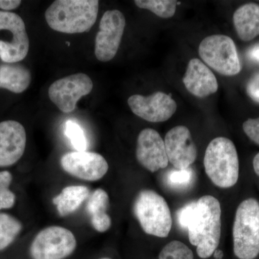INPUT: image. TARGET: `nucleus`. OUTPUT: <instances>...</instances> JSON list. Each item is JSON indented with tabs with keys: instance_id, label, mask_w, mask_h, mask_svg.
<instances>
[{
	"instance_id": "1",
	"label": "nucleus",
	"mask_w": 259,
	"mask_h": 259,
	"mask_svg": "<svg viewBox=\"0 0 259 259\" xmlns=\"http://www.w3.org/2000/svg\"><path fill=\"white\" fill-rule=\"evenodd\" d=\"M191 244L197 246L199 258H209L217 249L221 234V207L219 201L205 195L194 201L187 227Z\"/></svg>"
},
{
	"instance_id": "2",
	"label": "nucleus",
	"mask_w": 259,
	"mask_h": 259,
	"mask_svg": "<svg viewBox=\"0 0 259 259\" xmlns=\"http://www.w3.org/2000/svg\"><path fill=\"white\" fill-rule=\"evenodd\" d=\"M99 3L97 0H56L46 11V20L55 31L88 32L96 23Z\"/></svg>"
},
{
	"instance_id": "3",
	"label": "nucleus",
	"mask_w": 259,
	"mask_h": 259,
	"mask_svg": "<svg viewBox=\"0 0 259 259\" xmlns=\"http://www.w3.org/2000/svg\"><path fill=\"white\" fill-rule=\"evenodd\" d=\"M204 166L207 177L221 188L233 187L239 177V160L233 141L225 137L213 139L206 149Z\"/></svg>"
},
{
	"instance_id": "4",
	"label": "nucleus",
	"mask_w": 259,
	"mask_h": 259,
	"mask_svg": "<svg viewBox=\"0 0 259 259\" xmlns=\"http://www.w3.org/2000/svg\"><path fill=\"white\" fill-rule=\"evenodd\" d=\"M233 250L240 259H253L259 254V203L243 201L238 206L233 228Z\"/></svg>"
},
{
	"instance_id": "5",
	"label": "nucleus",
	"mask_w": 259,
	"mask_h": 259,
	"mask_svg": "<svg viewBox=\"0 0 259 259\" xmlns=\"http://www.w3.org/2000/svg\"><path fill=\"white\" fill-rule=\"evenodd\" d=\"M134 213L143 231L148 235L166 238L171 231L172 219L168 204L154 191H140L134 202Z\"/></svg>"
},
{
	"instance_id": "6",
	"label": "nucleus",
	"mask_w": 259,
	"mask_h": 259,
	"mask_svg": "<svg viewBox=\"0 0 259 259\" xmlns=\"http://www.w3.org/2000/svg\"><path fill=\"white\" fill-rule=\"evenodd\" d=\"M199 54L206 64L219 74L231 76L241 72V61L236 44L227 35L205 37L199 44Z\"/></svg>"
},
{
	"instance_id": "7",
	"label": "nucleus",
	"mask_w": 259,
	"mask_h": 259,
	"mask_svg": "<svg viewBox=\"0 0 259 259\" xmlns=\"http://www.w3.org/2000/svg\"><path fill=\"white\" fill-rule=\"evenodd\" d=\"M76 237L64 227L44 228L33 238L29 254L32 259H65L76 250Z\"/></svg>"
},
{
	"instance_id": "8",
	"label": "nucleus",
	"mask_w": 259,
	"mask_h": 259,
	"mask_svg": "<svg viewBox=\"0 0 259 259\" xmlns=\"http://www.w3.org/2000/svg\"><path fill=\"white\" fill-rule=\"evenodd\" d=\"M93 82L88 75L77 73L56 80L49 89L51 101L61 112L71 113L81 97L91 93Z\"/></svg>"
},
{
	"instance_id": "9",
	"label": "nucleus",
	"mask_w": 259,
	"mask_h": 259,
	"mask_svg": "<svg viewBox=\"0 0 259 259\" xmlns=\"http://www.w3.org/2000/svg\"><path fill=\"white\" fill-rule=\"evenodd\" d=\"M126 25L125 16L120 10H107L100 20V30L95 38V54L102 62L111 61L120 47Z\"/></svg>"
},
{
	"instance_id": "10",
	"label": "nucleus",
	"mask_w": 259,
	"mask_h": 259,
	"mask_svg": "<svg viewBox=\"0 0 259 259\" xmlns=\"http://www.w3.org/2000/svg\"><path fill=\"white\" fill-rule=\"evenodd\" d=\"M5 30L13 34L10 42L0 40V59L7 64L23 61L27 55L30 42L25 24L18 15L11 12L0 11V31Z\"/></svg>"
},
{
	"instance_id": "11",
	"label": "nucleus",
	"mask_w": 259,
	"mask_h": 259,
	"mask_svg": "<svg viewBox=\"0 0 259 259\" xmlns=\"http://www.w3.org/2000/svg\"><path fill=\"white\" fill-rule=\"evenodd\" d=\"M61 166L71 176L89 182L101 180L109 169L102 155L87 151L66 153L61 158Z\"/></svg>"
},
{
	"instance_id": "12",
	"label": "nucleus",
	"mask_w": 259,
	"mask_h": 259,
	"mask_svg": "<svg viewBox=\"0 0 259 259\" xmlns=\"http://www.w3.org/2000/svg\"><path fill=\"white\" fill-rule=\"evenodd\" d=\"M135 115L151 122L169 120L177 111V104L170 95L156 92L148 97L134 95L127 100Z\"/></svg>"
},
{
	"instance_id": "13",
	"label": "nucleus",
	"mask_w": 259,
	"mask_h": 259,
	"mask_svg": "<svg viewBox=\"0 0 259 259\" xmlns=\"http://www.w3.org/2000/svg\"><path fill=\"white\" fill-rule=\"evenodd\" d=\"M168 161L177 169H186L197 159V150L190 130L178 125L167 133L164 139Z\"/></svg>"
},
{
	"instance_id": "14",
	"label": "nucleus",
	"mask_w": 259,
	"mask_h": 259,
	"mask_svg": "<svg viewBox=\"0 0 259 259\" xmlns=\"http://www.w3.org/2000/svg\"><path fill=\"white\" fill-rule=\"evenodd\" d=\"M27 134L25 127L15 120L0 122V168L13 166L25 151Z\"/></svg>"
},
{
	"instance_id": "15",
	"label": "nucleus",
	"mask_w": 259,
	"mask_h": 259,
	"mask_svg": "<svg viewBox=\"0 0 259 259\" xmlns=\"http://www.w3.org/2000/svg\"><path fill=\"white\" fill-rule=\"evenodd\" d=\"M136 158L141 166L153 173L168 166L164 141L157 131L151 128L141 131L138 136Z\"/></svg>"
},
{
	"instance_id": "16",
	"label": "nucleus",
	"mask_w": 259,
	"mask_h": 259,
	"mask_svg": "<svg viewBox=\"0 0 259 259\" xmlns=\"http://www.w3.org/2000/svg\"><path fill=\"white\" fill-rule=\"evenodd\" d=\"M183 82L189 93L199 98L208 97L218 90L215 76L198 59H192L189 61Z\"/></svg>"
},
{
	"instance_id": "17",
	"label": "nucleus",
	"mask_w": 259,
	"mask_h": 259,
	"mask_svg": "<svg viewBox=\"0 0 259 259\" xmlns=\"http://www.w3.org/2000/svg\"><path fill=\"white\" fill-rule=\"evenodd\" d=\"M233 23L238 37L250 41L259 35V5L248 3L238 8L233 14Z\"/></svg>"
},
{
	"instance_id": "18",
	"label": "nucleus",
	"mask_w": 259,
	"mask_h": 259,
	"mask_svg": "<svg viewBox=\"0 0 259 259\" xmlns=\"http://www.w3.org/2000/svg\"><path fill=\"white\" fill-rule=\"evenodd\" d=\"M109 204L108 194L102 189L99 188L94 191L88 198L87 212L90 215L94 229L100 233H105L111 227V218L107 212Z\"/></svg>"
},
{
	"instance_id": "19",
	"label": "nucleus",
	"mask_w": 259,
	"mask_h": 259,
	"mask_svg": "<svg viewBox=\"0 0 259 259\" xmlns=\"http://www.w3.org/2000/svg\"><path fill=\"white\" fill-rule=\"evenodd\" d=\"M31 80L30 70L23 65L17 63L0 65V89L15 94L23 93L30 86Z\"/></svg>"
},
{
	"instance_id": "20",
	"label": "nucleus",
	"mask_w": 259,
	"mask_h": 259,
	"mask_svg": "<svg viewBox=\"0 0 259 259\" xmlns=\"http://www.w3.org/2000/svg\"><path fill=\"white\" fill-rule=\"evenodd\" d=\"M90 196V191L86 186H69L63 189L61 193L52 199V202L59 215L66 217L77 210Z\"/></svg>"
},
{
	"instance_id": "21",
	"label": "nucleus",
	"mask_w": 259,
	"mask_h": 259,
	"mask_svg": "<svg viewBox=\"0 0 259 259\" xmlns=\"http://www.w3.org/2000/svg\"><path fill=\"white\" fill-rule=\"evenodd\" d=\"M21 221L9 212H0V252L11 246L23 231Z\"/></svg>"
},
{
	"instance_id": "22",
	"label": "nucleus",
	"mask_w": 259,
	"mask_h": 259,
	"mask_svg": "<svg viewBox=\"0 0 259 259\" xmlns=\"http://www.w3.org/2000/svg\"><path fill=\"white\" fill-rule=\"evenodd\" d=\"M13 175L8 170L0 171V212L13 209L16 205V194L12 190Z\"/></svg>"
},
{
	"instance_id": "23",
	"label": "nucleus",
	"mask_w": 259,
	"mask_h": 259,
	"mask_svg": "<svg viewBox=\"0 0 259 259\" xmlns=\"http://www.w3.org/2000/svg\"><path fill=\"white\" fill-rule=\"evenodd\" d=\"M136 6L148 10L161 18H170L176 13L178 2L175 0H136Z\"/></svg>"
},
{
	"instance_id": "24",
	"label": "nucleus",
	"mask_w": 259,
	"mask_h": 259,
	"mask_svg": "<svg viewBox=\"0 0 259 259\" xmlns=\"http://www.w3.org/2000/svg\"><path fill=\"white\" fill-rule=\"evenodd\" d=\"M194 172L191 167L186 169L170 170L166 175V182L168 187L175 190H185L193 183Z\"/></svg>"
},
{
	"instance_id": "25",
	"label": "nucleus",
	"mask_w": 259,
	"mask_h": 259,
	"mask_svg": "<svg viewBox=\"0 0 259 259\" xmlns=\"http://www.w3.org/2000/svg\"><path fill=\"white\" fill-rule=\"evenodd\" d=\"M64 134L69 139L76 151H85L88 148V142L82 127L72 120L66 121Z\"/></svg>"
},
{
	"instance_id": "26",
	"label": "nucleus",
	"mask_w": 259,
	"mask_h": 259,
	"mask_svg": "<svg viewBox=\"0 0 259 259\" xmlns=\"http://www.w3.org/2000/svg\"><path fill=\"white\" fill-rule=\"evenodd\" d=\"M159 259H194L192 250L185 243L173 241L163 247Z\"/></svg>"
},
{
	"instance_id": "27",
	"label": "nucleus",
	"mask_w": 259,
	"mask_h": 259,
	"mask_svg": "<svg viewBox=\"0 0 259 259\" xmlns=\"http://www.w3.org/2000/svg\"><path fill=\"white\" fill-rule=\"evenodd\" d=\"M243 129L246 136L259 146V117L245 121L243 124Z\"/></svg>"
},
{
	"instance_id": "28",
	"label": "nucleus",
	"mask_w": 259,
	"mask_h": 259,
	"mask_svg": "<svg viewBox=\"0 0 259 259\" xmlns=\"http://www.w3.org/2000/svg\"><path fill=\"white\" fill-rule=\"evenodd\" d=\"M246 91L250 98L259 104V72L255 73L248 80Z\"/></svg>"
},
{
	"instance_id": "29",
	"label": "nucleus",
	"mask_w": 259,
	"mask_h": 259,
	"mask_svg": "<svg viewBox=\"0 0 259 259\" xmlns=\"http://www.w3.org/2000/svg\"><path fill=\"white\" fill-rule=\"evenodd\" d=\"M21 3L20 0H0V9L8 12L17 9Z\"/></svg>"
},
{
	"instance_id": "30",
	"label": "nucleus",
	"mask_w": 259,
	"mask_h": 259,
	"mask_svg": "<svg viewBox=\"0 0 259 259\" xmlns=\"http://www.w3.org/2000/svg\"><path fill=\"white\" fill-rule=\"evenodd\" d=\"M248 56L250 60L259 63V44L250 48L248 51Z\"/></svg>"
},
{
	"instance_id": "31",
	"label": "nucleus",
	"mask_w": 259,
	"mask_h": 259,
	"mask_svg": "<svg viewBox=\"0 0 259 259\" xmlns=\"http://www.w3.org/2000/svg\"><path fill=\"white\" fill-rule=\"evenodd\" d=\"M253 166L255 173L259 177V153H257L253 158Z\"/></svg>"
},
{
	"instance_id": "32",
	"label": "nucleus",
	"mask_w": 259,
	"mask_h": 259,
	"mask_svg": "<svg viewBox=\"0 0 259 259\" xmlns=\"http://www.w3.org/2000/svg\"><path fill=\"white\" fill-rule=\"evenodd\" d=\"M213 256L215 259H223L224 256V253L222 250L216 249L214 250V253H213Z\"/></svg>"
},
{
	"instance_id": "33",
	"label": "nucleus",
	"mask_w": 259,
	"mask_h": 259,
	"mask_svg": "<svg viewBox=\"0 0 259 259\" xmlns=\"http://www.w3.org/2000/svg\"><path fill=\"white\" fill-rule=\"evenodd\" d=\"M100 259H111V258H100Z\"/></svg>"
}]
</instances>
